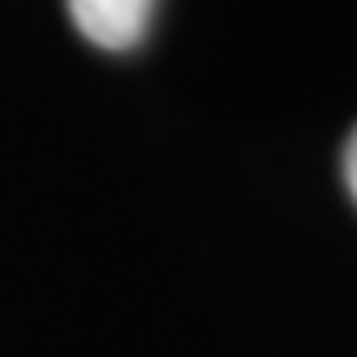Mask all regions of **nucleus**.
Segmentation results:
<instances>
[{
  "label": "nucleus",
  "instance_id": "1",
  "mask_svg": "<svg viewBox=\"0 0 357 357\" xmlns=\"http://www.w3.org/2000/svg\"><path fill=\"white\" fill-rule=\"evenodd\" d=\"M78 35L104 52H130L142 43L155 0H65Z\"/></svg>",
  "mask_w": 357,
  "mask_h": 357
},
{
  "label": "nucleus",
  "instance_id": "2",
  "mask_svg": "<svg viewBox=\"0 0 357 357\" xmlns=\"http://www.w3.org/2000/svg\"><path fill=\"white\" fill-rule=\"evenodd\" d=\"M344 185H349V194H353V202H357V130H353V138L344 142Z\"/></svg>",
  "mask_w": 357,
  "mask_h": 357
}]
</instances>
